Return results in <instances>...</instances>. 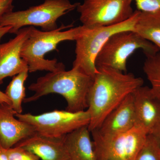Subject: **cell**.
<instances>
[{"label":"cell","mask_w":160,"mask_h":160,"mask_svg":"<svg viewBox=\"0 0 160 160\" xmlns=\"http://www.w3.org/2000/svg\"><path fill=\"white\" fill-rule=\"evenodd\" d=\"M138 49H142L146 57L155 54L160 50L134 30L116 32L107 40L100 50L96 58V66L126 73L127 60Z\"/></svg>","instance_id":"cell-5"},{"label":"cell","mask_w":160,"mask_h":160,"mask_svg":"<svg viewBox=\"0 0 160 160\" xmlns=\"http://www.w3.org/2000/svg\"><path fill=\"white\" fill-rule=\"evenodd\" d=\"M160 149L155 138L148 134L146 142L134 160H160Z\"/></svg>","instance_id":"cell-19"},{"label":"cell","mask_w":160,"mask_h":160,"mask_svg":"<svg viewBox=\"0 0 160 160\" xmlns=\"http://www.w3.org/2000/svg\"><path fill=\"white\" fill-rule=\"evenodd\" d=\"M94 78L77 67L49 72L39 78L29 86L34 93L25 98L23 102H31L51 93L61 95L67 102L66 110L72 112L85 111L88 108V97Z\"/></svg>","instance_id":"cell-2"},{"label":"cell","mask_w":160,"mask_h":160,"mask_svg":"<svg viewBox=\"0 0 160 160\" xmlns=\"http://www.w3.org/2000/svg\"><path fill=\"white\" fill-rule=\"evenodd\" d=\"M16 113L10 105L0 104V146L5 149L36 132L31 125L16 118Z\"/></svg>","instance_id":"cell-13"},{"label":"cell","mask_w":160,"mask_h":160,"mask_svg":"<svg viewBox=\"0 0 160 160\" xmlns=\"http://www.w3.org/2000/svg\"><path fill=\"white\" fill-rule=\"evenodd\" d=\"M72 24L62 25L49 31H41L30 26L29 36L23 44L21 56L27 63L29 72L38 71L52 72L65 69L57 60L46 59L45 55L57 50L58 44L66 41H76L84 32L86 27L82 26L72 28Z\"/></svg>","instance_id":"cell-3"},{"label":"cell","mask_w":160,"mask_h":160,"mask_svg":"<svg viewBox=\"0 0 160 160\" xmlns=\"http://www.w3.org/2000/svg\"><path fill=\"white\" fill-rule=\"evenodd\" d=\"M14 0H0V18L6 13L13 11Z\"/></svg>","instance_id":"cell-22"},{"label":"cell","mask_w":160,"mask_h":160,"mask_svg":"<svg viewBox=\"0 0 160 160\" xmlns=\"http://www.w3.org/2000/svg\"><path fill=\"white\" fill-rule=\"evenodd\" d=\"M88 97L90 132L99 128L106 117L124 99L144 84V80L131 73L105 67L97 68Z\"/></svg>","instance_id":"cell-1"},{"label":"cell","mask_w":160,"mask_h":160,"mask_svg":"<svg viewBox=\"0 0 160 160\" xmlns=\"http://www.w3.org/2000/svg\"><path fill=\"white\" fill-rule=\"evenodd\" d=\"M79 3H72L69 0H45L42 4L26 10L6 13L0 18V26H11L9 33L14 34L27 26H38L42 31H52L58 28V20L76 9Z\"/></svg>","instance_id":"cell-4"},{"label":"cell","mask_w":160,"mask_h":160,"mask_svg":"<svg viewBox=\"0 0 160 160\" xmlns=\"http://www.w3.org/2000/svg\"><path fill=\"white\" fill-rule=\"evenodd\" d=\"M134 31L158 47L160 50V10L139 11Z\"/></svg>","instance_id":"cell-16"},{"label":"cell","mask_w":160,"mask_h":160,"mask_svg":"<svg viewBox=\"0 0 160 160\" xmlns=\"http://www.w3.org/2000/svg\"><path fill=\"white\" fill-rule=\"evenodd\" d=\"M136 126L151 134L160 124V98L150 87L142 86L133 92Z\"/></svg>","instance_id":"cell-10"},{"label":"cell","mask_w":160,"mask_h":160,"mask_svg":"<svg viewBox=\"0 0 160 160\" xmlns=\"http://www.w3.org/2000/svg\"><path fill=\"white\" fill-rule=\"evenodd\" d=\"M64 137H47L36 132L15 146L32 152L41 160H69Z\"/></svg>","instance_id":"cell-14"},{"label":"cell","mask_w":160,"mask_h":160,"mask_svg":"<svg viewBox=\"0 0 160 160\" xmlns=\"http://www.w3.org/2000/svg\"><path fill=\"white\" fill-rule=\"evenodd\" d=\"M0 160H9L5 149L0 146Z\"/></svg>","instance_id":"cell-26"},{"label":"cell","mask_w":160,"mask_h":160,"mask_svg":"<svg viewBox=\"0 0 160 160\" xmlns=\"http://www.w3.org/2000/svg\"><path fill=\"white\" fill-rule=\"evenodd\" d=\"M151 135H152L155 138L160 149V124L158 126V128L153 132V133Z\"/></svg>","instance_id":"cell-25"},{"label":"cell","mask_w":160,"mask_h":160,"mask_svg":"<svg viewBox=\"0 0 160 160\" xmlns=\"http://www.w3.org/2000/svg\"><path fill=\"white\" fill-rule=\"evenodd\" d=\"M11 28V26H0V41L5 35L7 34V33H9Z\"/></svg>","instance_id":"cell-24"},{"label":"cell","mask_w":160,"mask_h":160,"mask_svg":"<svg viewBox=\"0 0 160 160\" xmlns=\"http://www.w3.org/2000/svg\"><path fill=\"white\" fill-rule=\"evenodd\" d=\"M91 133L97 160H134L149 134L137 126L110 136H103L95 130Z\"/></svg>","instance_id":"cell-7"},{"label":"cell","mask_w":160,"mask_h":160,"mask_svg":"<svg viewBox=\"0 0 160 160\" xmlns=\"http://www.w3.org/2000/svg\"><path fill=\"white\" fill-rule=\"evenodd\" d=\"M146 57L143 71L151 84L150 88L160 98V50Z\"/></svg>","instance_id":"cell-18"},{"label":"cell","mask_w":160,"mask_h":160,"mask_svg":"<svg viewBox=\"0 0 160 160\" xmlns=\"http://www.w3.org/2000/svg\"><path fill=\"white\" fill-rule=\"evenodd\" d=\"M30 29V27H24L19 30L15 37L0 44V84L5 78L14 76L28 69L27 63L21 56V51Z\"/></svg>","instance_id":"cell-11"},{"label":"cell","mask_w":160,"mask_h":160,"mask_svg":"<svg viewBox=\"0 0 160 160\" xmlns=\"http://www.w3.org/2000/svg\"><path fill=\"white\" fill-rule=\"evenodd\" d=\"M29 72L26 69L14 76L5 91V94L11 100L12 108L18 113L22 112V104L26 98L25 83Z\"/></svg>","instance_id":"cell-17"},{"label":"cell","mask_w":160,"mask_h":160,"mask_svg":"<svg viewBox=\"0 0 160 160\" xmlns=\"http://www.w3.org/2000/svg\"><path fill=\"white\" fill-rule=\"evenodd\" d=\"M132 0H84L77 10L82 26L88 28L117 25L134 14Z\"/></svg>","instance_id":"cell-9"},{"label":"cell","mask_w":160,"mask_h":160,"mask_svg":"<svg viewBox=\"0 0 160 160\" xmlns=\"http://www.w3.org/2000/svg\"><path fill=\"white\" fill-rule=\"evenodd\" d=\"M139 11H134L131 18L125 22L109 26L86 27L84 32L76 40V58L72 67H77L94 78L98 72L95 60L107 40L112 35L125 30H134Z\"/></svg>","instance_id":"cell-6"},{"label":"cell","mask_w":160,"mask_h":160,"mask_svg":"<svg viewBox=\"0 0 160 160\" xmlns=\"http://www.w3.org/2000/svg\"></svg>","instance_id":"cell-27"},{"label":"cell","mask_w":160,"mask_h":160,"mask_svg":"<svg viewBox=\"0 0 160 160\" xmlns=\"http://www.w3.org/2000/svg\"><path fill=\"white\" fill-rule=\"evenodd\" d=\"M5 151L9 160H41L32 152L18 146L5 149Z\"/></svg>","instance_id":"cell-20"},{"label":"cell","mask_w":160,"mask_h":160,"mask_svg":"<svg viewBox=\"0 0 160 160\" xmlns=\"http://www.w3.org/2000/svg\"><path fill=\"white\" fill-rule=\"evenodd\" d=\"M136 123L134 97L132 92L106 117L99 128L94 130L103 136H110L129 131L136 126Z\"/></svg>","instance_id":"cell-12"},{"label":"cell","mask_w":160,"mask_h":160,"mask_svg":"<svg viewBox=\"0 0 160 160\" xmlns=\"http://www.w3.org/2000/svg\"><path fill=\"white\" fill-rule=\"evenodd\" d=\"M135 3L137 10L142 12L160 10V0H132Z\"/></svg>","instance_id":"cell-21"},{"label":"cell","mask_w":160,"mask_h":160,"mask_svg":"<svg viewBox=\"0 0 160 160\" xmlns=\"http://www.w3.org/2000/svg\"><path fill=\"white\" fill-rule=\"evenodd\" d=\"M15 117L32 126L38 134L52 138L64 137L81 127L88 126L90 122L87 110L77 112L55 110L37 115L16 113Z\"/></svg>","instance_id":"cell-8"},{"label":"cell","mask_w":160,"mask_h":160,"mask_svg":"<svg viewBox=\"0 0 160 160\" xmlns=\"http://www.w3.org/2000/svg\"><path fill=\"white\" fill-rule=\"evenodd\" d=\"M88 126L65 136L64 144L69 160H97Z\"/></svg>","instance_id":"cell-15"},{"label":"cell","mask_w":160,"mask_h":160,"mask_svg":"<svg viewBox=\"0 0 160 160\" xmlns=\"http://www.w3.org/2000/svg\"><path fill=\"white\" fill-rule=\"evenodd\" d=\"M3 103H5L11 106V100L9 99V98L6 95L5 92H3L0 90V104H3Z\"/></svg>","instance_id":"cell-23"}]
</instances>
